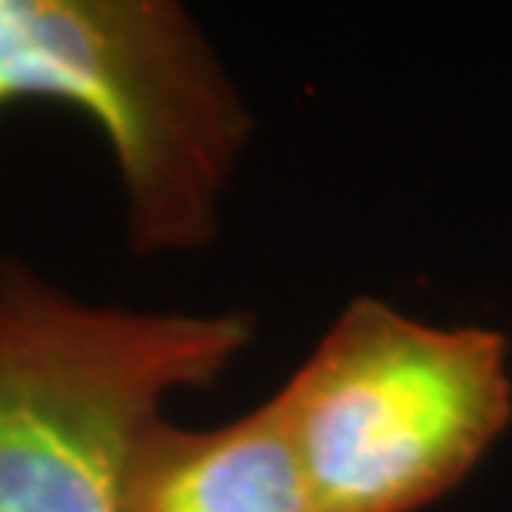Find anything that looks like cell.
<instances>
[{
	"label": "cell",
	"instance_id": "obj_1",
	"mask_svg": "<svg viewBox=\"0 0 512 512\" xmlns=\"http://www.w3.org/2000/svg\"><path fill=\"white\" fill-rule=\"evenodd\" d=\"M60 100L107 133L140 256L197 253L256 120L207 34L173 0H0V110Z\"/></svg>",
	"mask_w": 512,
	"mask_h": 512
},
{
	"label": "cell",
	"instance_id": "obj_2",
	"mask_svg": "<svg viewBox=\"0 0 512 512\" xmlns=\"http://www.w3.org/2000/svg\"><path fill=\"white\" fill-rule=\"evenodd\" d=\"M253 336L247 310L90 306L0 260V512H120L163 399L217 386Z\"/></svg>",
	"mask_w": 512,
	"mask_h": 512
},
{
	"label": "cell",
	"instance_id": "obj_3",
	"mask_svg": "<svg viewBox=\"0 0 512 512\" xmlns=\"http://www.w3.org/2000/svg\"><path fill=\"white\" fill-rule=\"evenodd\" d=\"M276 403L320 512H419L512 426V343L356 296Z\"/></svg>",
	"mask_w": 512,
	"mask_h": 512
},
{
	"label": "cell",
	"instance_id": "obj_4",
	"mask_svg": "<svg viewBox=\"0 0 512 512\" xmlns=\"http://www.w3.org/2000/svg\"><path fill=\"white\" fill-rule=\"evenodd\" d=\"M120 512H320L280 403L217 429L153 419L130 453Z\"/></svg>",
	"mask_w": 512,
	"mask_h": 512
}]
</instances>
